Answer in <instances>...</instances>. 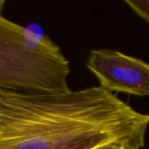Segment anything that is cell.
Listing matches in <instances>:
<instances>
[{"label": "cell", "instance_id": "4", "mask_svg": "<svg viewBox=\"0 0 149 149\" xmlns=\"http://www.w3.org/2000/svg\"><path fill=\"white\" fill-rule=\"evenodd\" d=\"M135 14L146 22L149 21V1L148 0H125L124 1Z\"/></svg>", "mask_w": 149, "mask_h": 149}, {"label": "cell", "instance_id": "1", "mask_svg": "<svg viewBox=\"0 0 149 149\" xmlns=\"http://www.w3.org/2000/svg\"><path fill=\"white\" fill-rule=\"evenodd\" d=\"M148 114L93 86L61 93L0 88V149L145 147Z\"/></svg>", "mask_w": 149, "mask_h": 149}, {"label": "cell", "instance_id": "5", "mask_svg": "<svg viewBox=\"0 0 149 149\" xmlns=\"http://www.w3.org/2000/svg\"><path fill=\"white\" fill-rule=\"evenodd\" d=\"M94 149H130L127 145L124 144H108L101 147H98Z\"/></svg>", "mask_w": 149, "mask_h": 149}, {"label": "cell", "instance_id": "3", "mask_svg": "<svg viewBox=\"0 0 149 149\" xmlns=\"http://www.w3.org/2000/svg\"><path fill=\"white\" fill-rule=\"evenodd\" d=\"M86 66L100 86L111 92L139 97L149 94V65L140 58L110 49L93 50Z\"/></svg>", "mask_w": 149, "mask_h": 149}, {"label": "cell", "instance_id": "2", "mask_svg": "<svg viewBox=\"0 0 149 149\" xmlns=\"http://www.w3.org/2000/svg\"><path fill=\"white\" fill-rule=\"evenodd\" d=\"M0 1V88L26 93L71 89L68 59L48 36H38L2 15Z\"/></svg>", "mask_w": 149, "mask_h": 149}]
</instances>
